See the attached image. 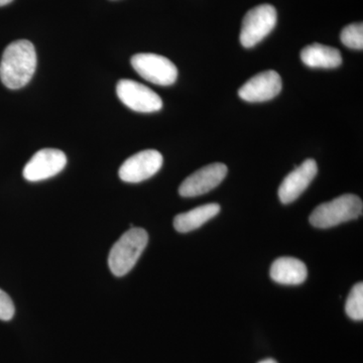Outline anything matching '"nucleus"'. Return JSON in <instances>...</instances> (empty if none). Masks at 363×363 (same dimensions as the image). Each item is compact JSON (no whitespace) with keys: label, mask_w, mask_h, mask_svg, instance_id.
<instances>
[{"label":"nucleus","mask_w":363,"mask_h":363,"mask_svg":"<svg viewBox=\"0 0 363 363\" xmlns=\"http://www.w3.org/2000/svg\"><path fill=\"white\" fill-rule=\"evenodd\" d=\"M37 52L28 40L7 45L0 62V79L9 89H21L30 82L37 69Z\"/></svg>","instance_id":"f257e3e1"},{"label":"nucleus","mask_w":363,"mask_h":363,"mask_svg":"<svg viewBox=\"0 0 363 363\" xmlns=\"http://www.w3.org/2000/svg\"><path fill=\"white\" fill-rule=\"evenodd\" d=\"M149 242V234L133 227L114 243L108 255V266L116 277H123L133 269Z\"/></svg>","instance_id":"f03ea898"},{"label":"nucleus","mask_w":363,"mask_h":363,"mask_svg":"<svg viewBox=\"0 0 363 363\" xmlns=\"http://www.w3.org/2000/svg\"><path fill=\"white\" fill-rule=\"evenodd\" d=\"M362 210L363 203L358 196L344 194L315 208L309 220L317 228H331L358 218L362 216Z\"/></svg>","instance_id":"7ed1b4c3"},{"label":"nucleus","mask_w":363,"mask_h":363,"mask_svg":"<svg viewBox=\"0 0 363 363\" xmlns=\"http://www.w3.org/2000/svg\"><path fill=\"white\" fill-rule=\"evenodd\" d=\"M278 21L276 9L271 4H262L250 9L242 21L240 43L245 48H252L262 42L274 30Z\"/></svg>","instance_id":"20e7f679"},{"label":"nucleus","mask_w":363,"mask_h":363,"mask_svg":"<svg viewBox=\"0 0 363 363\" xmlns=\"http://www.w3.org/2000/svg\"><path fill=\"white\" fill-rule=\"evenodd\" d=\"M131 66L140 77L156 85L171 86L178 78L175 64L161 55L136 54L131 58Z\"/></svg>","instance_id":"39448f33"},{"label":"nucleus","mask_w":363,"mask_h":363,"mask_svg":"<svg viewBox=\"0 0 363 363\" xmlns=\"http://www.w3.org/2000/svg\"><path fill=\"white\" fill-rule=\"evenodd\" d=\"M117 96L131 111L152 113L160 111L162 100L155 91L130 79H123L116 86Z\"/></svg>","instance_id":"423d86ee"},{"label":"nucleus","mask_w":363,"mask_h":363,"mask_svg":"<svg viewBox=\"0 0 363 363\" xmlns=\"http://www.w3.org/2000/svg\"><path fill=\"white\" fill-rule=\"evenodd\" d=\"M164 159L161 152L155 150L138 152L121 164L118 175L125 183H140L156 175L161 169Z\"/></svg>","instance_id":"0eeeda50"},{"label":"nucleus","mask_w":363,"mask_h":363,"mask_svg":"<svg viewBox=\"0 0 363 363\" xmlns=\"http://www.w3.org/2000/svg\"><path fill=\"white\" fill-rule=\"evenodd\" d=\"M67 157L62 150L44 149L33 155L23 169V178L28 182L47 180L58 175L65 168Z\"/></svg>","instance_id":"6e6552de"},{"label":"nucleus","mask_w":363,"mask_h":363,"mask_svg":"<svg viewBox=\"0 0 363 363\" xmlns=\"http://www.w3.org/2000/svg\"><path fill=\"white\" fill-rule=\"evenodd\" d=\"M228 169L221 162L208 164L189 176L179 188L182 197L191 198L206 194L220 185L225 179Z\"/></svg>","instance_id":"1a4fd4ad"},{"label":"nucleus","mask_w":363,"mask_h":363,"mask_svg":"<svg viewBox=\"0 0 363 363\" xmlns=\"http://www.w3.org/2000/svg\"><path fill=\"white\" fill-rule=\"evenodd\" d=\"M281 90V76L276 71L269 70L250 79L238 91V95L245 101L257 104L278 96Z\"/></svg>","instance_id":"9d476101"},{"label":"nucleus","mask_w":363,"mask_h":363,"mask_svg":"<svg viewBox=\"0 0 363 363\" xmlns=\"http://www.w3.org/2000/svg\"><path fill=\"white\" fill-rule=\"evenodd\" d=\"M317 173V162L312 159L306 160L281 182L279 188L281 202L283 204H290L297 200L305 192L306 189L309 187Z\"/></svg>","instance_id":"9b49d317"},{"label":"nucleus","mask_w":363,"mask_h":363,"mask_svg":"<svg viewBox=\"0 0 363 363\" xmlns=\"http://www.w3.org/2000/svg\"><path fill=\"white\" fill-rule=\"evenodd\" d=\"M307 276V267L295 257H279L272 264L271 278L281 285H300L304 283Z\"/></svg>","instance_id":"f8f14e48"},{"label":"nucleus","mask_w":363,"mask_h":363,"mask_svg":"<svg viewBox=\"0 0 363 363\" xmlns=\"http://www.w3.org/2000/svg\"><path fill=\"white\" fill-rule=\"evenodd\" d=\"M301 60L310 68L334 69L342 64V56L337 49L321 44L305 47L301 52Z\"/></svg>","instance_id":"ddd939ff"},{"label":"nucleus","mask_w":363,"mask_h":363,"mask_svg":"<svg viewBox=\"0 0 363 363\" xmlns=\"http://www.w3.org/2000/svg\"><path fill=\"white\" fill-rule=\"evenodd\" d=\"M220 205L217 203L196 207L186 213L177 215L174 219V227L178 233H187L200 228L210 219L214 218L220 212Z\"/></svg>","instance_id":"4468645a"},{"label":"nucleus","mask_w":363,"mask_h":363,"mask_svg":"<svg viewBox=\"0 0 363 363\" xmlns=\"http://www.w3.org/2000/svg\"><path fill=\"white\" fill-rule=\"evenodd\" d=\"M345 311L348 317L355 321L363 319V284L357 283L351 289L346 300Z\"/></svg>","instance_id":"2eb2a0df"},{"label":"nucleus","mask_w":363,"mask_h":363,"mask_svg":"<svg viewBox=\"0 0 363 363\" xmlns=\"http://www.w3.org/2000/svg\"><path fill=\"white\" fill-rule=\"evenodd\" d=\"M341 42L350 49H363V25L359 23H351L345 26L340 35Z\"/></svg>","instance_id":"dca6fc26"},{"label":"nucleus","mask_w":363,"mask_h":363,"mask_svg":"<svg viewBox=\"0 0 363 363\" xmlns=\"http://www.w3.org/2000/svg\"><path fill=\"white\" fill-rule=\"evenodd\" d=\"M14 313H16V308H14L13 300L0 289V320L9 321L13 319Z\"/></svg>","instance_id":"f3484780"},{"label":"nucleus","mask_w":363,"mask_h":363,"mask_svg":"<svg viewBox=\"0 0 363 363\" xmlns=\"http://www.w3.org/2000/svg\"><path fill=\"white\" fill-rule=\"evenodd\" d=\"M13 1V0H0V6H7V4H9Z\"/></svg>","instance_id":"a211bd4d"},{"label":"nucleus","mask_w":363,"mask_h":363,"mask_svg":"<svg viewBox=\"0 0 363 363\" xmlns=\"http://www.w3.org/2000/svg\"><path fill=\"white\" fill-rule=\"evenodd\" d=\"M259 363H278V362H277L276 360L271 359V358H269V359L262 360V362H260Z\"/></svg>","instance_id":"6ab92c4d"}]
</instances>
